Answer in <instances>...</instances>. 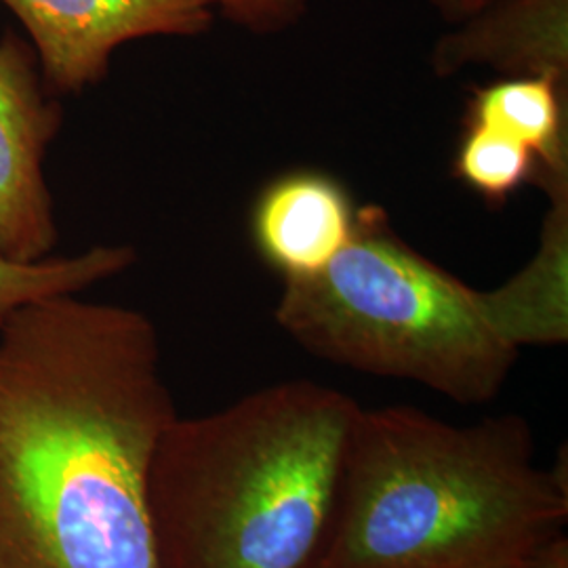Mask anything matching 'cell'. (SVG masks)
<instances>
[{
  "mask_svg": "<svg viewBox=\"0 0 568 568\" xmlns=\"http://www.w3.org/2000/svg\"><path fill=\"white\" fill-rule=\"evenodd\" d=\"M178 417L154 323L77 295L0 326V568H159L148 480Z\"/></svg>",
  "mask_w": 568,
  "mask_h": 568,
  "instance_id": "1",
  "label": "cell"
},
{
  "mask_svg": "<svg viewBox=\"0 0 568 568\" xmlns=\"http://www.w3.org/2000/svg\"><path fill=\"white\" fill-rule=\"evenodd\" d=\"M567 518V469L537 466L523 415L361 408L316 568H516Z\"/></svg>",
  "mask_w": 568,
  "mask_h": 568,
  "instance_id": "2",
  "label": "cell"
},
{
  "mask_svg": "<svg viewBox=\"0 0 568 568\" xmlns=\"http://www.w3.org/2000/svg\"><path fill=\"white\" fill-rule=\"evenodd\" d=\"M363 406L291 379L175 417L148 480L159 568H316Z\"/></svg>",
  "mask_w": 568,
  "mask_h": 568,
  "instance_id": "3",
  "label": "cell"
},
{
  "mask_svg": "<svg viewBox=\"0 0 568 568\" xmlns=\"http://www.w3.org/2000/svg\"><path fill=\"white\" fill-rule=\"evenodd\" d=\"M274 321L321 361L413 382L457 405L495 400L520 356L490 293L406 243L379 204L356 206L352 236L331 264L283 281Z\"/></svg>",
  "mask_w": 568,
  "mask_h": 568,
  "instance_id": "4",
  "label": "cell"
},
{
  "mask_svg": "<svg viewBox=\"0 0 568 568\" xmlns=\"http://www.w3.org/2000/svg\"><path fill=\"white\" fill-rule=\"evenodd\" d=\"M20 20L42 81L55 98L82 95L108 79L122 44L192 39L211 30L215 0H0Z\"/></svg>",
  "mask_w": 568,
  "mask_h": 568,
  "instance_id": "5",
  "label": "cell"
},
{
  "mask_svg": "<svg viewBox=\"0 0 568 568\" xmlns=\"http://www.w3.org/2000/svg\"><path fill=\"white\" fill-rule=\"evenodd\" d=\"M61 124L60 98L42 81L32 44L7 30L0 39V257L32 264L58 246L42 164Z\"/></svg>",
  "mask_w": 568,
  "mask_h": 568,
  "instance_id": "6",
  "label": "cell"
},
{
  "mask_svg": "<svg viewBox=\"0 0 568 568\" xmlns=\"http://www.w3.org/2000/svg\"><path fill=\"white\" fill-rule=\"evenodd\" d=\"M429 65L440 79L488 65L568 84V0H490L436 41Z\"/></svg>",
  "mask_w": 568,
  "mask_h": 568,
  "instance_id": "7",
  "label": "cell"
},
{
  "mask_svg": "<svg viewBox=\"0 0 568 568\" xmlns=\"http://www.w3.org/2000/svg\"><path fill=\"white\" fill-rule=\"evenodd\" d=\"M356 220L344 183L321 171H288L265 183L251 211V239L286 278L316 274L344 248Z\"/></svg>",
  "mask_w": 568,
  "mask_h": 568,
  "instance_id": "8",
  "label": "cell"
},
{
  "mask_svg": "<svg viewBox=\"0 0 568 568\" xmlns=\"http://www.w3.org/2000/svg\"><path fill=\"white\" fill-rule=\"evenodd\" d=\"M568 84L544 77H501L474 87L464 124L508 135L535 154V183L554 196L568 194Z\"/></svg>",
  "mask_w": 568,
  "mask_h": 568,
  "instance_id": "9",
  "label": "cell"
},
{
  "mask_svg": "<svg viewBox=\"0 0 568 568\" xmlns=\"http://www.w3.org/2000/svg\"><path fill=\"white\" fill-rule=\"evenodd\" d=\"M138 262L129 244H98L79 255L21 264L0 257V326L20 307L47 297L77 295L119 276Z\"/></svg>",
  "mask_w": 568,
  "mask_h": 568,
  "instance_id": "10",
  "label": "cell"
},
{
  "mask_svg": "<svg viewBox=\"0 0 568 568\" xmlns=\"http://www.w3.org/2000/svg\"><path fill=\"white\" fill-rule=\"evenodd\" d=\"M539 163L527 145L487 126L466 124L453 156V175L490 206H504L525 183H535Z\"/></svg>",
  "mask_w": 568,
  "mask_h": 568,
  "instance_id": "11",
  "label": "cell"
},
{
  "mask_svg": "<svg viewBox=\"0 0 568 568\" xmlns=\"http://www.w3.org/2000/svg\"><path fill=\"white\" fill-rule=\"evenodd\" d=\"M225 20L253 34H278L304 18L307 0H215Z\"/></svg>",
  "mask_w": 568,
  "mask_h": 568,
  "instance_id": "12",
  "label": "cell"
},
{
  "mask_svg": "<svg viewBox=\"0 0 568 568\" xmlns=\"http://www.w3.org/2000/svg\"><path fill=\"white\" fill-rule=\"evenodd\" d=\"M516 568H568V539L565 532L535 549Z\"/></svg>",
  "mask_w": 568,
  "mask_h": 568,
  "instance_id": "13",
  "label": "cell"
},
{
  "mask_svg": "<svg viewBox=\"0 0 568 568\" xmlns=\"http://www.w3.org/2000/svg\"><path fill=\"white\" fill-rule=\"evenodd\" d=\"M427 2L443 20L455 26L478 13L490 0H427Z\"/></svg>",
  "mask_w": 568,
  "mask_h": 568,
  "instance_id": "14",
  "label": "cell"
}]
</instances>
